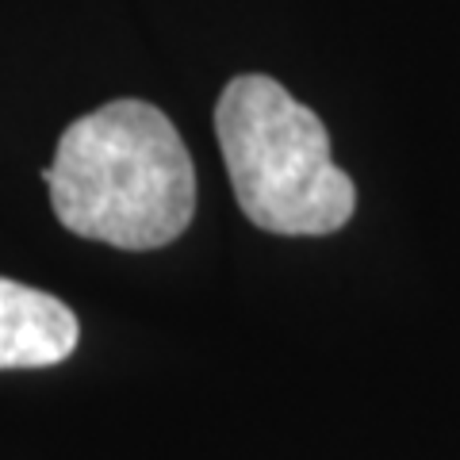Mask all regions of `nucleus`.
I'll use <instances>...</instances> for the list:
<instances>
[{
  "label": "nucleus",
  "mask_w": 460,
  "mask_h": 460,
  "mask_svg": "<svg viewBox=\"0 0 460 460\" xmlns=\"http://www.w3.org/2000/svg\"><path fill=\"white\" fill-rule=\"evenodd\" d=\"M42 181L58 223L115 250L169 246L196 211L192 154L146 100H111L69 123Z\"/></svg>",
  "instance_id": "nucleus-1"
},
{
  "label": "nucleus",
  "mask_w": 460,
  "mask_h": 460,
  "mask_svg": "<svg viewBox=\"0 0 460 460\" xmlns=\"http://www.w3.org/2000/svg\"><path fill=\"white\" fill-rule=\"evenodd\" d=\"M230 189L242 215L284 238L334 234L353 219L357 189L307 104L265 74H242L215 104Z\"/></svg>",
  "instance_id": "nucleus-2"
},
{
  "label": "nucleus",
  "mask_w": 460,
  "mask_h": 460,
  "mask_svg": "<svg viewBox=\"0 0 460 460\" xmlns=\"http://www.w3.org/2000/svg\"><path fill=\"white\" fill-rule=\"evenodd\" d=\"M77 314L50 292L0 277V368H47L77 349Z\"/></svg>",
  "instance_id": "nucleus-3"
}]
</instances>
